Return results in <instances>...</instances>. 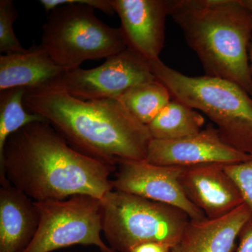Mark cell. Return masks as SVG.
<instances>
[{
    "label": "cell",
    "mask_w": 252,
    "mask_h": 252,
    "mask_svg": "<svg viewBox=\"0 0 252 252\" xmlns=\"http://www.w3.org/2000/svg\"><path fill=\"white\" fill-rule=\"evenodd\" d=\"M149 62L172 98L203 112L225 143L252 157V97L241 86L220 78L186 75L160 59Z\"/></svg>",
    "instance_id": "obj_4"
},
{
    "label": "cell",
    "mask_w": 252,
    "mask_h": 252,
    "mask_svg": "<svg viewBox=\"0 0 252 252\" xmlns=\"http://www.w3.org/2000/svg\"><path fill=\"white\" fill-rule=\"evenodd\" d=\"M239 239L240 243L236 252H252V217L244 225Z\"/></svg>",
    "instance_id": "obj_21"
},
{
    "label": "cell",
    "mask_w": 252,
    "mask_h": 252,
    "mask_svg": "<svg viewBox=\"0 0 252 252\" xmlns=\"http://www.w3.org/2000/svg\"><path fill=\"white\" fill-rule=\"evenodd\" d=\"M184 167L157 165L147 160H123L116 167L112 179L113 190L138 195L175 207L190 220L206 218L193 205L181 186L180 177Z\"/></svg>",
    "instance_id": "obj_9"
},
{
    "label": "cell",
    "mask_w": 252,
    "mask_h": 252,
    "mask_svg": "<svg viewBox=\"0 0 252 252\" xmlns=\"http://www.w3.org/2000/svg\"><path fill=\"white\" fill-rule=\"evenodd\" d=\"M171 250L172 248L165 244L149 242L137 245L130 252H171Z\"/></svg>",
    "instance_id": "obj_22"
},
{
    "label": "cell",
    "mask_w": 252,
    "mask_h": 252,
    "mask_svg": "<svg viewBox=\"0 0 252 252\" xmlns=\"http://www.w3.org/2000/svg\"><path fill=\"white\" fill-rule=\"evenodd\" d=\"M23 104L89 157L115 167L123 160H146L148 127L118 99L83 100L49 86L26 90Z\"/></svg>",
    "instance_id": "obj_2"
},
{
    "label": "cell",
    "mask_w": 252,
    "mask_h": 252,
    "mask_svg": "<svg viewBox=\"0 0 252 252\" xmlns=\"http://www.w3.org/2000/svg\"><path fill=\"white\" fill-rule=\"evenodd\" d=\"M115 170L73 148L47 122L15 132L0 154V180L35 202L77 195L102 200L113 190L110 177Z\"/></svg>",
    "instance_id": "obj_1"
},
{
    "label": "cell",
    "mask_w": 252,
    "mask_h": 252,
    "mask_svg": "<svg viewBox=\"0 0 252 252\" xmlns=\"http://www.w3.org/2000/svg\"><path fill=\"white\" fill-rule=\"evenodd\" d=\"M67 72L41 45L0 56V91L23 88L36 89L54 84Z\"/></svg>",
    "instance_id": "obj_15"
},
{
    "label": "cell",
    "mask_w": 252,
    "mask_h": 252,
    "mask_svg": "<svg viewBox=\"0 0 252 252\" xmlns=\"http://www.w3.org/2000/svg\"><path fill=\"white\" fill-rule=\"evenodd\" d=\"M205 122L198 110L172 98L147 127L154 140H173L198 133Z\"/></svg>",
    "instance_id": "obj_16"
},
{
    "label": "cell",
    "mask_w": 252,
    "mask_h": 252,
    "mask_svg": "<svg viewBox=\"0 0 252 252\" xmlns=\"http://www.w3.org/2000/svg\"><path fill=\"white\" fill-rule=\"evenodd\" d=\"M251 158L225 143L217 127L209 126L198 133L177 140L152 139L146 160L157 165L186 167L209 163L231 165Z\"/></svg>",
    "instance_id": "obj_10"
},
{
    "label": "cell",
    "mask_w": 252,
    "mask_h": 252,
    "mask_svg": "<svg viewBox=\"0 0 252 252\" xmlns=\"http://www.w3.org/2000/svg\"><path fill=\"white\" fill-rule=\"evenodd\" d=\"M156 79L149 61L128 48L94 69L67 71L53 86L83 100L118 99L132 86Z\"/></svg>",
    "instance_id": "obj_8"
},
{
    "label": "cell",
    "mask_w": 252,
    "mask_h": 252,
    "mask_svg": "<svg viewBox=\"0 0 252 252\" xmlns=\"http://www.w3.org/2000/svg\"><path fill=\"white\" fill-rule=\"evenodd\" d=\"M0 185V252H23L39 227L34 201L6 179Z\"/></svg>",
    "instance_id": "obj_14"
},
{
    "label": "cell",
    "mask_w": 252,
    "mask_h": 252,
    "mask_svg": "<svg viewBox=\"0 0 252 252\" xmlns=\"http://www.w3.org/2000/svg\"><path fill=\"white\" fill-rule=\"evenodd\" d=\"M18 12L11 0L0 1V51L1 54L20 52L25 50L15 34L13 25Z\"/></svg>",
    "instance_id": "obj_19"
},
{
    "label": "cell",
    "mask_w": 252,
    "mask_h": 252,
    "mask_svg": "<svg viewBox=\"0 0 252 252\" xmlns=\"http://www.w3.org/2000/svg\"><path fill=\"white\" fill-rule=\"evenodd\" d=\"M102 205V233L116 252H130L149 242L172 249L190 220L175 207L119 190L109 191Z\"/></svg>",
    "instance_id": "obj_6"
},
{
    "label": "cell",
    "mask_w": 252,
    "mask_h": 252,
    "mask_svg": "<svg viewBox=\"0 0 252 252\" xmlns=\"http://www.w3.org/2000/svg\"><path fill=\"white\" fill-rule=\"evenodd\" d=\"M25 94L23 88L0 91V154L10 136L33 123L46 122L44 117L26 110Z\"/></svg>",
    "instance_id": "obj_18"
},
{
    "label": "cell",
    "mask_w": 252,
    "mask_h": 252,
    "mask_svg": "<svg viewBox=\"0 0 252 252\" xmlns=\"http://www.w3.org/2000/svg\"><path fill=\"white\" fill-rule=\"evenodd\" d=\"M242 3L251 16L252 21V0H241Z\"/></svg>",
    "instance_id": "obj_23"
},
{
    "label": "cell",
    "mask_w": 252,
    "mask_h": 252,
    "mask_svg": "<svg viewBox=\"0 0 252 252\" xmlns=\"http://www.w3.org/2000/svg\"><path fill=\"white\" fill-rule=\"evenodd\" d=\"M172 99L170 91L157 79L132 86L118 98L136 119L146 126Z\"/></svg>",
    "instance_id": "obj_17"
},
{
    "label": "cell",
    "mask_w": 252,
    "mask_h": 252,
    "mask_svg": "<svg viewBox=\"0 0 252 252\" xmlns=\"http://www.w3.org/2000/svg\"><path fill=\"white\" fill-rule=\"evenodd\" d=\"M170 16L205 75L235 83L252 97V21L241 0H172Z\"/></svg>",
    "instance_id": "obj_3"
},
{
    "label": "cell",
    "mask_w": 252,
    "mask_h": 252,
    "mask_svg": "<svg viewBox=\"0 0 252 252\" xmlns=\"http://www.w3.org/2000/svg\"><path fill=\"white\" fill-rule=\"evenodd\" d=\"M249 59H250V67L252 71V40L249 46Z\"/></svg>",
    "instance_id": "obj_24"
},
{
    "label": "cell",
    "mask_w": 252,
    "mask_h": 252,
    "mask_svg": "<svg viewBox=\"0 0 252 252\" xmlns=\"http://www.w3.org/2000/svg\"><path fill=\"white\" fill-rule=\"evenodd\" d=\"M50 13L43 26L41 45L66 70L86 61L107 59L127 47L121 28L110 27L94 14V8L72 0H41Z\"/></svg>",
    "instance_id": "obj_5"
},
{
    "label": "cell",
    "mask_w": 252,
    "mask_h": 252,
    "mask_svg": "<svg viewBox=\"0 0 252 252\" xmlns=\"http://www.w3.org/2000/svg\"><path fill=\"white\" fill-rule=\"evenodd\" d=\"M225 171L235 181L252 214V157L242 162L225 165Z\"/></svg>",
    "instance_id": "obj_20"
},
{
    "label": "cell",
    "mask_w": 252,
    "mask_h": 252,
    "mask_svg": "<svg viewBox=\"0 0 252 252\" xmlns=\"http://www.w3.org/2000/svg\"><path fill=\"white\" fill-rule=\"evenodd\" d=\"M172 0H111L127 47L149 61L160 59Z\"/></svg>",
    "instance_id": "obj_11"
},
{
    "label": "cell",
    "mask_w": 252,
    "mask_h": 252,
    "mask_svg": "<svg viewBox=\"0 0 252 252\" xmlns=\"http://www.w3.org/2000/svg\"><path fill=\"white\" fill-rule=\"evenodd\" d=\"M225 165L209 163L186 167L181 173V186L187 198L210 220L225 216L245 203Z\"/></svg>",
    "instance_id": "obj_12"
},
{
    "label": "cell",
    "mask_w": 252,
    "mask_h": 252,
    "mask_svg": "<svg viewBox=\"0 0 252 252\" xmlns=\"http://www.w3.org/2000/svg\"><path fill=\"white\" fill-rule=\"evenodd\" d=\"M39 222L32 241L23 252H51L73 245L94 246L116 252L104 243L102 200L77 195L63 200L34 201Z\"/></svg>",
    "instance_id": "obj_7"
},
{
    "label": "cell",
    "mask_w": 252,
    "mask_h": 252,
    "mask_svg": "<svg viewBox=\"0 0 252 252\" xmlns=\"http://www.w3.org/2000/svg\"><path fill=\"white\" fill-rule=\"evenodd\" d=\"M252 217L251 210L244 203L220 218L190 220L171 252H233L244 225Z\"/></svg>",
    "instance_id": "obj_13"
}]
</instances>
